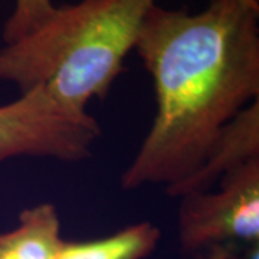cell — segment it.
I'll return each mask as SVG.
<instances>
[{"mask_svg":"<svg viewBox=\"0 0 259 259\" xmlns=\"http://www.w3.org/2000/svg\"><path fill=\"white\" fill-rule=\"evenodd\" d=\"M258 16L241 0H209L193 15L148 9L134 49L153 78L157 111L124 189L190 176L218 133L258 100Z\"/></svg>","mask_w":259,"mask_h":259,"instance_id":"1","label":"cell"},{"mask_svg":"<svg viewBox=\"0 0 259 259\" xmlns=\"http://www.w3.org/2000/svg\"><path fill=\"white\" fill-rule=\"evenodd\" d=\"M157 0H81L55 8L39 28L0 49V81L42 88L72 111L104 100L125 71L140 26Z\"/></svg>","mask_w":259,"mask_h":259,"instance_id":"2","label":"cell"},{"mask_svg":"<svg viewBox=\"0 0 259 259\" xmlns=\"http://www.w3.org/2000/svg\"><path fill=\"white\" fill-rule=\"evenodd\" d=\"M216 186L180 196V249L193 259H258L259 158Z\"/></svg>","mask_w":259,"mask_h":259,"instance_id":"3","label":"cell"},{"mask_svg":"<svg viewBox=\"0 0 259 259\" xmlns=\"http://www.w3.org/2000/svg\"><path fill=\"white\" fill-rule=\"evenodd\" d=\"M101 128L87 111L68 110L42 88L0 105V161L15 157L81 161Z\"/></svg>","mask_w":259,"mask_h":259,"instance_id":"4","label":"cell"},{"mask_svg":"<svg viewBox=\"0 0 259 259\" xmlns=\"http://www.w3.org/2000/svg\"><path fill=\"white\" fill-rule=\"evenodd\" d=\"M259 158V100L250 102L223 127L190 176L166 187L175 197L210 190L231 171Z\"/></svg>","mask_w":259,"mask_h":259,"instance_id":"5","label":"cell"},{"mask_svg":"<svg viewBox=\"0 0 259 259\" xmlns=\"http://www.w3.org/2000/svg\"><path fill=\"white\" fill-rule=\"evenodd\" d=\"M62 243L56 207L36 204L20 212L15 229L0 232V259H56Z\"/></svg>","mask_w":259,"mask_h":259,"instance_id":"6","label":"cell"},{"mask_svg":"<svg viewBox=\"0 0 259 259\" xmlns=\"http://www.w3.org/2000/svg\"><path fill=\"white\" fill-rule=\"evenodd\" d=\"M160 238L157 226L141 222L95 241H64L56 259H144L156 249Z\"/></svg>","mask_w":259,"mask_h":259,"instance_id":"7","label":"cell"},{"mask_svg":"<svg viewBox=\"0 0 259 259\" xmlns=\"http://www.w3.org/2000/svg\"><path fill=\"white\" fill-rule=\"evenodd\" d=\"M54 10L52 0H16L15 9L3 28L5 44H10L39 28Z\"/></svg>","mask_w":259,"mask_h":259,"instance_id":"8","label":"cell"},{"mask_svg":"<svg viewBox=\"0 0 259 259\" xmlns=\"http://www.w3.org/2000/svg\"><path fill=\"white\" fill-rule=\"evenodd\" d=\"M241 2H243L245 5H248L250 8H253V9L259 10V0H241Z\"/></svg>","mask_w":259,"mask_h":259,"instance_id":"9","label":"cell"}]
</instances>
